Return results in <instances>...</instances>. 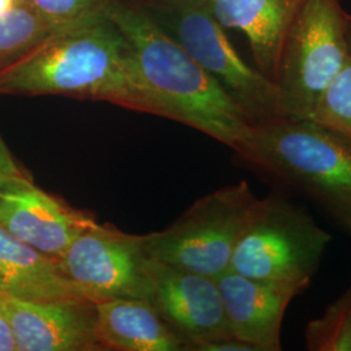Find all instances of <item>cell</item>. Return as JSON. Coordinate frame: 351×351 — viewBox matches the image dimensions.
<instances>
[{
  "label": "cell",
  "instance_id": "obj_4",
  "mask_svg": "<svg viewBox=\"0 0 351 351\" xmlns=\"http://www.w3.org/2000/svg\"><path fill=\"white\" fill-rule=\"evenodd\" d=\"M332 237L282 197L258 199L229 269L254 280L298 287L311 284Z\"/></svg>",
  "mask_w": 351,
  "mask_h": 351
},
{
  "label": "cell",
  "instance_id": "obj_8",
  "mask_svg": "<svg viewBox=\"0 0 351 351\" xmlns=\"http://www.w3.org/2000/svg\"><path fill=\"white\" fill-rule=\"evenodd\" d=\"M149 258L143 236L97 224L78 236L58 262L64 275L95 303L112 298L150 301Z\"/></svg>",
  "mask_w": 351,
  "mask_h": 351
},
{
  "label": "cell",
  "instance_id": "obj_2",
  "mask_svg": "<svg viewBox=\"0 0 351 351\" xmlns=\"http://www.w3.org/2000/svg\"><path fill=\"white\" fill-rule=\"evenodd\" d=\"M103 13L130 43L146 112L191 126L241 155L255 125L223 86L146 13L106 0Z\"/></svg>",
  "mask_w": 351,
  "mask_h": 351
},
{
  "label": "cell",
  "instance_id": "obj_19",
  "mask_svg": "<svg viewBox=\"0 0 351 351\" xmlns=\"http://www.w3.org/2000/svg\"><path fill=\"white\" fill-rule=\"evenodd\" d=\"M55 27L103 13L106 0H20Z\"/></svg>",
  "mask_w": 351,
  "mask_h": 351
},
{
  "label": "cell",
  "instance_id": "obj_11",
  "mask_svg": "<svg viewBox=\"0 0 351 351\" xmlns=\"http://www.w3.org/2000/svg\"><path fill=\"white\" fill-rule=\"evenodd\" d=\"M0 313L16 351L103 350L93 302L24 301L0 293Z\"/></svg>",
  "mask_w": 351,
  "mask_h": 351
},
{
  "label": "cell",
  "instance_id": "obj_6",
  "mask_svg": "<svg viewBox=\"0 0 351 351\" xmlns=\"http://www.w3.org/2000/svg\"><path fill=\"white\" fill-rule=\"evenodd\" d=\"M349 53L339 0H306L289 27L275 78L284 117L310 119Z\"/></svg>",
  "mask_w": 351,
  "mask_h": 351
},
{
  "label": "cell",
  "instance_id": "obj_10",
  "mask_svg": "<svg viewBox=\"0 0 351 351\" xmlns=\"http://www.w3.org/2000/svg\"><path fill=\"white\" fill-rule=\"evenodd\" d=\"M97 224L90 213L38 188L32 177L7 176L0 186V226L51 258L59 259Z\"/></svg>",
  "mask_w": 351,
  "mask_h": 351
},
{
  "label": "cell",
  "instance_id": "obj_25",
  "mask_svg": "<svg viewBox=\"0 0 351 351\" xmlns=\"http://www.w3.org/2000/svg\"><path fill=\"white\" fill-rule=\"evenodd\" d=\"M346 38H348L349 51L351 52V16L348 13H346Z\"/></svg>",
  "mask_w": 351,
  "mask_h": 351
},
{
  "label": "cell",
  "instance_id": "obj_21",
  "mask_svg": "<svg viewBox=\"0 0 351 351\" xmlns=\"http://www.w3.org/2000/svg\"><path fill=\"white\" fill-rule=\"evenodd\" d=\"M0 173L13 177H30L19 164L16 163L11 151L0 136Z\"/></svg>",
  "mask_w": 351,
  "mask_h": 351
},
{
  "label": "cell",
  "instance_id": "obj_7",
  "mask_svg": "<svg viewBox=\"0 0 351 351\" xmlns=\"http://www.w3.org/2000/svg\"><path fill=\"white\" fill-rule=\"evenodd\" d=\"M175 39L234 99L254 125L284 117L276 84L239 56L208 7L176 5Z\"/></svg>",
  "mask_w": 351,
  "mask_h": 351
},
{
  "label": "cell",
  "instance_id": "obj_14",
  "mask_svg": "<svg viewBox=\"0 0 351 351\" xmlns=\"http://www.w3.org/2000/svg\"><path fill=\"white\" fill-rule=\"evenodd\" d=\"M306 0H211L208 10L221 26L239 29L250 43L259 71L275 82L289 27Z\"/></svg>",
  "mask_w": 351,
  "mask_h": 351
},
{
  "label": "cell",
  "instance_id": "obj_24",
  "mask_svg": "<svg viewBox=\"0 0 351 351\" xmlns=\"http://www.w3.org/2000/svg\"><path fill=\"white\" fill-rule=\"evenodd\" d=\"M17 3L19 0H0V14L11 10Z\"/></svg>",
  "mask_w": 351,
  "mask_h": 351
},
{
  "label": "cell",
  "instance_id": "obj_26",
  "mask_svg": "<svg viewBox=\"0 0 351 351\" xmlns=\"http://www.w3.org/2000/svg\"><path fill=\"white\" fill-rule=\"evenodd\" d=\"M5 177H7V176L1 175V173H0V186H1V184H3V182H4V180H5Z\"/></svg>",
  "mask_w": 351,
  "mask_h": 351
},
{
  "label": "cell",
  "instance_id": "obj_16",
  "mask_svg": "<svg viewBox=\"0 0 351 351\" xmlns=\"http://www.w3.org/2000/svg\"><path fill=\"white\" fill-rule=\"evenodd\" d=\"M56 27L20 1L0 14V66L11 63Z\"/></svg>",
  "mask_w": 351,
  "mask_h": 351
},
{
  "label": "cell",
  "instance_id": "obj_3",
  "mask_svg": "<svg viewBox=\"0 0 351 351\" xmlns=\"http://www.w3.org/2000/svg\"><path fill=\"white\" fill-rule=\"evenodd\" d=\"M243 160L298 189L351 234V146L311 119L256 125Z\"/></svg>",
  "mask_w": 351,
  "mask_h": 351
},
{
  "label": "cell",
  "instance_id": "obj_5",
  "mask_svg": "<svg viewBox=\"0 0 351 351\" xmlns=\"http://www.w3.org/2000/svg\"><path fill=\"white\" fill-rule=\"evenodd\" d=\"M258 199L246 181L217 189L162 232L145 234V250L159 262L217 278L229 269Z\"/></svg>",
  "mask_w": 351,
  "mask_h": 351
},
{
  "label": "cell",
  "instance_id": "obj_15",
  "mask_svg": "<svg viewBox=\"0 0 351 351\" xmlns=\"http://www.w3.org/2000/svg\"><path fill=\"white\" fill-rule=\"evenodd\" d=\"M103 350L181 351L184 341L164 323L150 301L112 298L95 304Z\"/></svg>",
  "mask_w": 351,
  "mask_h": 351
},
{
  "label": "cell",
  "instance_id": "obj_22",
  "mask_svg": "<svg viewBox=\"0 0 351 351\" xmlns=\"http://www.w3.org/2000/svg\"><path fill=\"white\" fill-rule=\"evenodd\" d=\"M0 351H16L12 330L1 313H0Z\"/></svg>",
  "mask_w": 351,
  "mask_h": 351
},
{
  "label": "cell",
  "instance_id": "obj_23",
  "mask_svg": "<svg viewBox=\"0 0 351 351\" xmlns=\"http://www.w3.org/2000/svg\"><path fill=\"white\" fill-rule=\"evenodd\" d=\"M211 0H175L176 5H199V7H208Z\"/></svg>",
  "mask_w": 351,
  "mask_h": 351
},
{
  "label": "cell",
  "instance_id": "obj_12",
  "mask_svg": "<svg viewBox=\"0 0 351 351\" xmlns=\"http://www.w3.org/2000/svg\"><path fill=\"white\" fill-rule=\"evenodd\" d=\"M234 339L256 351L281 350V326L289 303L301 288L241 276L228 269L216 278Z\"/></svg>",
  "mask_w": 351,
  "mask_h": 351
},
{
  "label": "cell",
  "instance_id": "obj_17",
  "mask_svg": "<svg viewBox=\"0 0 351 351\" xmlns=\"http://www.w3.org/2000/svg\"><path fill=\"white\" fill-rule=\"evenodd\" d=\"M306 345L313 351H351V287L324 314L308 323Z\"/></svg>",
  "mask_w": 351,
  "mask_h": 351
},
{
  "label": "cell",
  "instance_id": "obj_1",
  "mask_svg": "<svg viewBox=\"0 0 351 351\" xmlns=\"http://www.w3.org/2000/svg\"><path fill=\"white\" fill-rule=\"evenodd\" d=\"M0 94L111 101L146 112L130 43L104 13L56 27L0 66Z\"/></svg>",
  "mask_w": 351,
  "mask_h": 351
},
{
  "label": "cell",
  "instance_id": "obj_9",
  "mask_svg": "<svg viewBox=\"0 0 351 351\" xmlns=\"http://www.w3.org/2000/svg\"><path fill=\"white\" fill-rule=\"evenodd\" d=\"M151 304L184 341L186 350L204 342L233 337L216 278L149 258Z\"/></svg>",
  "mask_w": 351,
  "mask_h": 351
},
{
  "label": "cell",
  "instance_id": "obj_20",
  "mask_svg": "<svg viewBox=\"0 0 351 351\" xmlns=\"http://www.w3.org/2000/svg\"><path fill=\"white\" fill-rule=\"evenodd\" d=\"M194 350L198 351H256L254 346L250 343L243 342L234 337H228V339H215V341H208L204 342L199 346H197Z\"/></svg>",
  "mask_w": 351,
  "mask_h": 351
},
{
  "label": "cell",
  "instance_id": "obj_13",
  "mask_svg": "<svg viewBox=\"0 0 351 351\" xmlns=\"http://www.w3.org/2000/svg\"><path fill=\"white\" fill-rule=\"evenodd\" d=\"M0 293L24 301L95 303L84 289L64 275L58 259L16 239L1 226Z\"/></svg>",
  "mask_w": 351,
  "mask_h": 351
},
{
  "label": "cell",
  "instance_id": "obj_18",
  "mask_svg": "<svg viewBox=\"0 0 351 351\" xmlns=\"http://www.w3.org/2000/svg\"><path fill=\"white\" fill-rule=\"evenodd\" d=\"M351 146V52L310 117Z\"/></svg>",
  "mask_w": 351,
  "mask_h": 351
}]
</instances>
